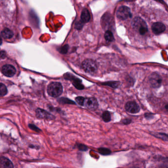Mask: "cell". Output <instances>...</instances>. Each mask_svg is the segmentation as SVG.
Returning <instances> with one entry per match:
<instances>
[{
    "mask_svg": "<svg viewBox=\"0 0 168 168\" xmlns=\"http://www.w3.org/2000/svg\"><path fill=\"white\" fill-rule=\"evenodd\" d=\"M132 26L141 35H145L148 31V26L145 21L139 17H135L133 20Z\"/></svg>",
    "mask_w": 168,
    "mask_h": 168,
    "instance_id": "1",
    "label": "cell"
},
{
    "mask_svg": "<svg viewBox=\"0 0 168 168\" xmlns=\"http://www.w3.org/2000/svg\"><path fill=\"white\" fill-rule=\"evenodd\" d=\"M63 92V86L60 83L53 82L48 86V94L51 97L55 98L59 97L62 94Z\"/></svg>",
    "mask_w": 168,
    "mask_h": 168,
    "instance_id": "2",
    "label": "cell"
},
{
    "mask_svg": "<svg viewBox=\"0 0 168 168\" xmlns=\"http://www.w3.org/2000/svg\"><path fill=\"white\" fill-rule=\"evenodd\" d=\"M82 68L86 72L89 74H93L98 70V66L96 62L93 60L86 59L83 62Z\"/></svg>",
    "mask_w": 168,
    "mask_h": 168,
    "instance_id": "3",
    "label": "cell"
},
{
    "mask_svg": "<svg viewBox=\"0 0 168 168\" xmlns=\"http://www.w3.org/2000/svg\"><path fill=\"white\" fill-rule=\"evenodd\" d=\"M149 82L153 88H159L161 86L162 79L161 75L156 72H153L149 76Z\"/></svg>",
    "mask_w": 168,
    "mask_h": 168,
    "instance_id": "4",
    "label": "cell"
},
{
    "mask_svg": "<svg viewBox=\"0 0 168 168\" xmlns=\"http://www.w3.org/2000/svg\"><path fill=\"white\" fill-rule=\"evenodd\" d=\"M118 18L121 20L127 19L132 17V13L129 8L125 6H122L119 8L117 12Z\"/></svg>",
    "mask_w": 168,
    "mask_h": 168,
    "instance_id": "5",
    "label": "cell"
},
{
    "mask_svg": "<svg viewBox=\"0 0 168 168\" xmlns=\"http://www.w3.org/2000/svg\"><path fill=\"white\" fill-rule=\"evenodd\" d=\"M64 77L66 79L71 80L72 82V84L74 86L75 88L79 90H82L84 88V86L82 83V80L79 79L78 78L75 77L70 73H67L64 75Z\"/></svg>",
    "mask_w": 168,
    "mask_h": 168,
    "instance_id": "6",
    "label": "cell"
},
{
    "mask_svg": "<svg viewBox=\"0 0 168 168\" xmlns=\"http://www.w3.org/2000/svg\"><path fill=\"white\" fill-rule=\"evenodd\" d=\"M83 106L91 110H95L98 107V103L95 98L90 97L85 98Z\"/></svg>",
    "mask_w": 168,
    "mask_h": 168,
    "instance_id": "7",
    "label": "cell"
},
{
    "mask_svg": "<svg viewBox=\"0 0 168 168\" xmlns=\"http://www.w3.org/2000/svg\"><path fill=\"white\" fill-rule=\"evenodd\" d=\"M126 110L130 114H137L140 111V107L137 103L134 101H129L125 105Z\"/></svg>",
    "mask_w": 168,
    "mask_h": 168,
    "instance_id": "8",
    "label": "cell"
},
{
    "mask_svg": "<svg viewBox=\"0 0 168 168\" xmlns=\"http://www.w3.org/2000/svg\"><path fill=\"white\" fill-rule=\"evenodd\" d=\"M36 115L37 117L39 118H44L48 120H53L55 118L54 115L41 109H37L36 110Z\"/></svg>",
    "mask_w": 168,
    "mask_h": 168,
    "instance_id": "9",
    "label": "cell"
},
{
    "mask_svg": "<svg viewBox=\"0 0 168 168\" xmlns=\"http://www.w3.org/2000/svg\"><path fill=\"white\" fill-rule=\"evenodd\" d=\"M2 73L4 75L8 77L14 76L16 73V69L14 67L11 65H5L3 66L2 69Z\"/></svg>",
    "mask_w": 168,
    "mask_h": 168,
    "instance_id": "10",
    "label": "cell"
},
{
    "mask_svg": "<svg viewBox=\"0 0 168 168\" xmlns=\"http://www.w3.org/2000/svg\"><path fill=\"white\" fill-rule=\"evenodd\" d=\"M152 31L156 35L161 34L165 30L164 25L160 22H156L153 24L152 27Z\"/></svg>",
    "mask_w": 168,
    "mask_h": 168,
    "instance_id": "11",
    "label": "cell"
},
{
    "mask_svg": "<svg viewBox=\"0 0 168 168\" xmlns=\"http://www.w3.org/2000/svg\"><path fill=\"white\" fill-rule=\"evenodd\" d=\"M13 167V164L9 159L5 157L0 158V168H12Z\"/></svg>",
    "mask_w": 168,
    "mask_h": 168,
    "instance_id": "12",
    "label": "cell"
},
{
    "mask_svg": "<svg viewBox=\"0 0 168 168\" xmlns=\"http://www.w3.org/2000/svg\"><path fill=\"white\" fill-rule=\"evenodd\" d=\"M102 25L103 26V27H109V26L110 25L111 22H112V16H111L108 13L105 14L104 16H103L102 18Z\"/></svg>",
    "mask_w": 168,
    "mask_h": 168,
    "instance_id": "13",
    "label": "cell"
},
{
    "mask_svg": "<svg viewBox=\"0 0 168 168\" xmlns=\"http://www.w3.org/2000/svg\"><path fill=\"white\" fill-rule=\"evenodd\" d=\"M91 19V15L88 9H84L83 10L81 15V20L84 23H87Z\"/></svg>",
    "mask_w": 168,
    "mask_h": 168,
    "instance_id": "14",
    "label": "cell"
},
{
    "mask_svg": "<svg viewBox=\"0 0 168 168\" xmlns=\"http://www.w3.org/2000/svg\"><path fill=\"white\" fill-rule=\"evenodd\" d=\"M152 136H154V137L159 138L162 141L168 142V134L163 133H159V132H154L153 133H150Z\"/></svg>",
    "mask_w": 168,
    "mask_h": 168,
    "instance_id": "15",
    "label": "cell"
},
{
    "mask_svg": "<svg viewBox=\"0 0 168 168\" xmlns=\"http://www.w3.org/2000/svg\"><path fill=\"white\" fill-rule=\"evenodd\" d=\"M1 35L4 39H10L13 36L14 34L13 32L9 29L5 28L2 31Z\"/></svg>",
    "mask_w": 168,
    "mask_h": 168,
    "instance_id": "16",
    "label": "cell"
},
{
    "mask_svg": "<svg viewBox=\"0 0 168 168\" xmlns=\"http://www.w3.org/2000/svg\"><path fill=\"white\" fill-rule=\"evenodd\" d=\"M104 37L106 40L108 41H113L114 40V35L111 31L110 30H107L105 33Z\"/></svg>",
    "mask_w": 168,
    "mask_h": 168,
    "instance_id": "17",
    "label": "cell"
},
{
    "mask_svg": "<svg viewBox=\"0 0 168 168\" xmlns=\"http://www.w3.org/2000/svg\"><path fill=\"white\" fill-rule=\"evenodd\" d=\"M102 118L103 120H104V121L105 122L110 121L111 120L110 113L108 111H104V113H103Z\"/></svg>",
    "mask_w": 168,
    "mask_h": 168,
    "instance_id": "18",
    "label": "cell"
},
{
    "mask_svg": "<svg viewBox=\"0 0 168 168\" xmlns=\"http://www.w3.org/2000/svg\"><path fill=\"white\" fill-rule=\"evenodd\" d=\"M8 93L7 87L4 84L0 83V96H4Z\"/></svg>",
    "mask_w": 168,
    "mask_h": 168,
    "instance_id": "19",
    "label": "cell"
},
{
    "mask_svg": "<svg viewBox=\"0 0 168 168\" xmlns=\"http://www.w3.org/2000/svg\"><path fill=\"white\" fill-rule=\"evenodd\" d=\"M99 153L102 155H107L110 154L111 151L109 149L106 148H99L98 149Z\"/></svg>",
    "mask_w": 168,
    "mask_h": 168,
    "instance_id": "20",
    "label": "cell"
},
{
    "mask_svg": "<svg viewBox=\"0 0 168 168\" xmlns=\"http://www.w3.org/2000/svg\"><path fill=\"white\" fill-rule=\"evenodd\" d=\"M68 48L69 46L67 44H66L60 48L59 52L62 54H66L68 51Z\"/></svg>",
    "mask_w": 168,
    "mask_h": 168,
    "instance_id": "21",
    "label": "cell"
},
{
    "mask_svg": "<svg viewBox=\"0 0 168 168\" xmlns=\"http://www.w3.org/2000/svg\"><path fill=\"white\" fill-rule=\"evenodd\" d=\"M105 84H106L108 86L112 87L113 88H117L118 87V85L119 84V82H109L105 83H104Z\"/></svg>",
    "mask_w": 168,
    "mask_h": 168,
    "instance_id": "22",
    "label": "cell"
},
{
    "mask_svg": "<svg viewBox=\"0 0 168 168\" xmlns=\"http://www.w3.org/2000/svg\"><path fill=\"white\" fill-rule=\"evenodd\" d=\"M60 103H68V104L74 103V104H75V103L74 102L71 101L70 100L67 98H64L60 99Z\"/></svg>",
    "mask_w": 168,
    "mask_h": 168,
    "instance_id": "23",
    "label": "cell"
},
{
    "mask_svg": "<svg viewBox=\"0 0 168 168\" xmlns=\"http://www.w3.org/2000/svg\"><path fill=\"white\" fill-rule=\"evenodd\" d=\"M76 102L81 106H83L84 102L85 100V98L83 97H78L75 99Z\"/></svg>",
    "mask_w": 168,
    "mask_h": 168,
    "instance_id": "24",
    "label": "cell"
},
{
    "mask_svg": "<svg viewBox=\"0 0 168 168\" xmlns=\"http://www.w3.org/2000/svg\"><path fill=\"white\" fill-rule=\"evenodd\" d=\"M145 117L147 120H151V119H153V118L154 117V115L152 113H146L145 114Z\"/></svg>",
    "mask_w": 168,
    "mask_h": 168,
    "instance_id": "25",
    "label": "cell"
},
{
    "mask_svg": "<svg viewBox=\"0 0 168 168\" xmlns=\"http://www.w3.org/2000/svg\"><path fill=\"white\" fill-rule=\"evenodd\" d=\"M83 22L82 21H81V22L80 21V22L77 23L76 25H75V27H76V29H81L83 27Z\"/></svg>",
    "mask_w": 168,
    "mask_h": 168,
    "instance_id": "26",
    "label": "cell"
},
{
    "mask_svg": "<svg viewBox=\"0 0 168 168\" xmlns=\"http://www.w3.org/2000/svg\"><path fill=\"white\" fill-rule=\"evenodd\" d=\"M78 148L79 149L83 151H85L87 150V148L84 145H83L82 144H79L78 145Z\"/></svg>",
    "mask_w": 168,
    "mask_h": 168,
    "instance_id": "27",
    "label": "cell"
},
{
    "mask_svg": "<svg viewBox=\"0 0 168 168\" xmlns=\"http://www.w3.org/2000/svg\"><path fill=\"white\" fill-rule=\"evenodd\" d=\"M30 128L32 129L33 130L36 131V132H39V131H40V130L39 129V128H37V127H36V126L34 125H33V124H30Z\"/></svg>",
    "mask_w": 168,
    "mask_h": 168,
    "instance_id": "28",
    "label": "cell"
},
{
    "mask_svg": "<svg viewBox=\"0 0 168 168\" xmlns=\"http://www.w3.org/2000/svg\"><path fill=\"white\" fill-rule=\"evenodd\" d=\"M131 121H132V120L130 119H125L122 120V122H123V124H125V125L130 124L131 123Z\"/></svg>",
    "mask_w": 168,
    "mask_h": 168,
    "instance_id": "29",
    "label": "cell"
},
{
    "mask_svg": "<svg viewBox=\"0 0 168 168\" xmlns=\"http://www.w3.org/2000/svg\"><path fill=\"white\" fill-rule=\"evenodd\" d=\"M6 56V53L5 51L0 52V58H5Z\"/></svg>",
    "mask_w": 168,
    "mask_h": 168,
    "instance_id": "30",
    "label": "cell"
},
{
    "mask_svg": "<svg viewBox=\"0 0 168 168\" xmlns=\"http://www.w3.org/2000/svg\"><path fill=\"white\" fill-rule=\"evenodd\" d=\"M165 110H166L168 113V103H166L165 105Z\"/></svg>",
    "mask_w": 168,
    "mask_h": 168,
    "instance_id": "31",
    "label": "cell"
},
{
    "mask_svg": "<svg viewBox=\"0 0 168 168\" xmlns=\"http://www.w3.org/2000/svg\"><path fill=\"white\" fill-rule=\"evenodd\" d=\"M2 44V39L0 36V45H1Z\"/></svg>",
    "mask_w": 168,
    "mask_h": 168,
    "instance_id": "32",
    "label": "cell"
}]
</instances>
